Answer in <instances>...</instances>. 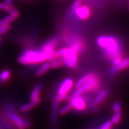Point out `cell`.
Instances as JSON below:
<instances>
[{"label":"cell","instance_id":"cell-24","mask_svg":"<svg viewBox=\"0 0 129 129\" xmlns=\"http://www.w3.org/2000/svg\"><path fill=\"white\" fill-rule=\"evenodd\" d=\"M71 110V108L69 104H68L59 109V114L60 115H64L67 114V113H68Z\"/></svg>","mask_w":129,"mask_h":129},{"label":"cell","instance_id":"cell-31","mask_svg":"<svg viewBox=\"0 0 129 129\" xmlns=\"http://www.w3.org/2000/svg\"><path fill=\"white\" fill-rule=\"evenodd\" d=\"M0 129H4V128H3V127L2 126V125H1V124H0Z\"/></svg>","mask_w":129,"mask_h":129},{"label":"cell","instance_id":"cell-27","mask_svg":"<svg viewBox=\"0 0 129 129\" xmlns=\"http://www.w3.org/2000/svg\"><path fill=\"white\" fill-rule=\"evenodd\" d=\"M121 104L120 102L117 101L114 103L112 106V110L114 112H117V111H121Z\"/></svg>","mask_w":129,"mask_h":129},{"label":"cell","instance_id":"cell-15","mask_svg":"<svg viewBox=\"0 0 129 129\" xmlns=\"http://www.w3.org/2000/svg\"><path fill=\"white\" fill-rule=\"evenodd\" d=\"M60 102H59L57 100L54 99L52 105V111H51V120L53 124H55L57 121V116L59 113V106Z\"/></svg>","mask_w":129,"mask_h":129},{"label":"cell","instance_id":"cell-7","mask_svg":"<svg viewBox=\"0 0 129 129\" xmlns=\"http://www.w3.org/2000/svg\"><path fill=\"white\" fill-rule=\"evenodd\" d=\"M74 81L72 78H65L61 83L60 85L58 87L57 94L54 98V99L61 102L62 101H65L68 98V94L70 92L74 86Z\"/></svg>","mask_w":129,"mask_h":129},{"label":"cell","instance_id":"cell-22","mask_svg":"<svg viewBox=\"0 0 129 129\" xmlns=\"http://www.w3.org/2000/svg\"><path fill=\"white\" fill-rule=\"evenodd\" d=\"M82 3H83V0H75L74 1L73 4H72L70 12H69V16L70 17H73L74 14H75V10H76L77 8L81 6Z\"/></svg>","mask_w":129,"mask_h":129},{"label":"cell","instance_id":"cell-17","mask_svg":"<svg viewBox=\"0 0 129 129\" xmlns=\"http://www.w3.org/2000/svg\"><path fill=\"white\" fill-rule=\"evenodd\" d=\"M43 84L41 83H37L34 87L33 90H32V92L30 95V99L34 100L36 98L40 97V93H41L42 89H43Z\"/></svg>","mask_w":129,"mask_h":129},{"label":"cell","instance_id":"cell-9","mask_svg":"<svg viewBox=\"0 0 129 129\" xmlns=\"http://www.w3.org/2000/svg\"><path fill=\"white\" fill-rule=\"evenodd\" d=\"M68 104L71 108V110L77 112H83L85 111L88 106L86 99L83 95L71 96Z\"/></svg>","mask_w":129,"mask_h":129},{"label":"cell","instance_id":"cell-21","mask_svg":"<svg viewBox=\"0 0 129 129\" xmlns=\"http://www.w3.org/2000/svg\"><path fill=\"white\" fill-rule=\"evenodd\" d=\"M50 63L51 68L53 69H57L64 66L63 61L61 58L57 57L55 60L51 61Z\"/></svg>","mask_w":129,"mask_h":129},{"label":"cell","instance_id":"cell-11","mask_svg":"<svg viewBox=\"0 0 129 129\" xmlns=\"http://www.w3.org/2000/svg\"><path fill=\"white\" fill-rule=\"evenodd\" d=\"M129 67V57H124L122 60L117 64L114 65L110 69V74L111 75H115L117 72L121 71Z\"/></svg>","mask_w":129,"mask_h":129},{"label":"cell","instance_id":"cell-28","mask_svg":"<svg viewBox=\"0 0 129 129\" xmlns=\"http://www.w3.org/2000/svg\"><path fill=\"white\" fill-rule=\"evenodd\" d=\"M23 123H24V125H25V126L26 127V128H29L30 127H31V123H30V122L28 120H27V119H25V118H23Z\"/></svg>","mask_w":129,"mask_h":129},{"label":"cell","instance_id":"cell-26","mask_svg":"<svg viewBox=\"0 0 129 129\" xmlns=\"http://www.w3.org/2000/svg\"><path fill=\"white\" fill-rule=\"evenodd\" d=\"M11 29L10 25H6L0 26V36L9 32Z\"/></svg>","mask_w":129,"mask_h":129},{"label":"cell","instance_id":"cell-32","mask_svg":"<svg viewBox=\"0 0 129 129\" xmlns=\"http://www.w3.org/2000/svg\"><path fill=\"white\" fill-rule=\"evenodd\" d=\"M1 37L0 36V41H1Z\"/></svg>","mask_w":129,"mask_h":129},{"label":"cell","instance_id":"cell-4","mask_svg":"<svg viewBox=\"0 0 129 129\" xmlns=\"http://www.w3.org/2000/svg\"><path fill=\"white\" fill-rule=\"evenodd\" d=\"M5 114L11 121L16 129H26L23 123V118L19 115L14 105L9 102L5 104Z\"/></svg>","mask_w":129,"mask_h":129},{"label":"cell","instance_id":"cell-14","mask_svg":"<svg viewBox=\"0 0 129 129\" xmlns=\"http://www.w3.org/2000/svg\"><path fill=\"white\" fill-rule=\"evenodd\" d=\"M108 95V91L105 89L100 90L98 91L95 98L93 99L94 104L96 105H99L104 102Z\"/></svg>","mask_w":129,"mask_h":129},{"label":"cell","instance_id":"cell-25","mask_svg":"<svg viewBox=\"0 0 129 129\" xmlns=\"http://www.w3.org/2000/svg\"><path fill=\"white\" fill-rule=\"evenodd\" d=\"M112 123L111 120H108L102 124L98 129H112Z\"/></svg>","mask_w":129,"mask_h":129},{"label":"cell","instance_id":"cell-20","mask_svg":"<svg viewBox=\"0 0 129 129\" xmlns=\"http://www.w3.org/2000/svg\"><path fill=\"white\" fill-rule=\"evenodd\" d=\"M114 114L111 118V121L113 125H117L120 122L122 117V112L121 111L114 112Z\"/></svg>","mask_w":129,"mask_h":129},{"label":"cell","instance_id":"cell-23","mask_svg":"<svg viewBox=\"0 0 129 129\" xmlns=\"http://www.w3.org/2000/svg\"><path fill=\"white\" fill-rule=\"evenodd\" d=\"M7 12L10 14V15L13 16L14 17L18 18L20 16V12L17 10L14 6H8Z\"/></svg>","mask_w":129,"mask_h":129},{"label":"cell","instance_id":"cell-16","mask_svg":"<svg viewBox=\"0 0 129 129\" xmlns=\"http://www.w3.org/2000/svg\"><path fill=\"white\" fill-rule=\"evenodd\" d=\"M50 68V63L48 61H46V62L41 63V66L37 69L36 72H35V75L37 77L43 76L46 72H47Z\"/></svg>","mask_w":129,"mask_h":129},{"label":"cell","instance_id":"cell-30","mask_svg":"<svg viewBox=\"0 0 129 129\" xmlns=\"http://www.w3.org/2000/svg\"><path fill=\"white\" fill-rule=\"evenodd\" d=\"M8 6H6L4 3H0V10H4L7 11Z\"/></svg>","mask_w":129,"mask_h":129},{"label":"cell","instance_id":"cell-12","mask_svg":"<svg viewBox=\"0 0 129 129\" xmlns=\"http://www.w3.org/2000/svg\"><path fill=\"white\" fill-rule=\"evenodd\" d=\"M41 99L40 97L34 100H30V102L22 105L20 106V111L23 113L28 112V111L31 110V109H33L34 108L38 105H39L40 103H41Z\"/></svg>","mask_w":129,"mask_h":129},{"label":"cell","instance_id":"cell-8","mask_svg":"<svg viewBox=\"0 0 129 129\" xmlns=\"http://www.w3.org/2000/svg\"><path fill=\"white\" fill-rule=\"evenodd\" d=\"M64 39L68 43L69 46L72 47L79 54L81 53L85 48V43L83 40L76 34H64Z\"/></svg>","mask_w":129,"mask_h":129},{"label":"cell","instance_id":"cell-10","mask_svg":"<svg viewBox=\"0 0 129 129\" xmlns=\"http://www.w3.org/2000/svg\"><path fill=\"white\" fill-rule=\"evenodd\" d=\"M77 19L80 20H86L90 18L91 16V9L87 5H81L77 8L75 12Z\"/></svg>","mask_w":129,"mask_h":129},{"label":"cell","instance_id":"cell-13","mask_svg":"<svg viewBox=\"0 0 129 129\" xmlns=\"http://www.w3.org/2000/svg\"><path fill=\"white\" fill-rule=\"evenodd\" d=\"M96 75L97 74L96 73L92 72H90L85 74L83 77H81L80 79H78V81L76 82V83L74 84L75 89H77V88L81 87L82 85H83L85 83L88 82V81H90V80H91V79L94 78V77H96Z\"/></svg>","mask_w":129,"mask_h":129},{"label":"cell","instance_id":"cell-6","mask_svg":"<svg viewBox=\"0 0 129 129\" xmlns=\"http://www.w3.org/2000/svg\"><path fill=\"white\" fill-rule=\"evenodd\" d=\"M58 39L56 37L49 38L43 44L40 49L44 52L47 57V60L49 62L57 58L56 48L58 46Z\"/></svg>","mask_w":129,"mask_h":129},{"label":"cell","instance_id":"cell-18","mask_svg":"<svg viewBox=\"0 0 129 129\" xmlns=\"http://www.w3.org/2000/svg\"><path fill=\"white\" fill-rule=\"evenodd\" d=\"M11 77V72L8 69H4L0 72V84H5L9 81Z\"/></svg>","mask_w":129,"mask_h":129},{"label":"cell","instance_id":"cell-29","mask_svg":"<svg viewBox=\"0 0 129 129\" xmlns=\"http://www.w3.org/2000/svg\"><path fill=\"white\" fill-rule=\"evenodd\" d=\"M4 4L7 6H13L14 2L13 0H4Z\"/></svg>","mask_w":129,"mask_h":129},{"label":"cell","instance_id":"cell-2","mask_svg":"<svg viewBox=\"0 0 129 129\" xmlns=\"http://www.w3.org/2000/svg\"><path fill=\"white\" fill-rule=\"evenodd\" d=\"M47 60L45 54L41 49L27 48L19 55L18 62L23 65L37 66Z\"/></svg>","mask_w":129,"mask_h":129},{"label":"cell","instance_id":"cell-5","mask_svg":"<svg viewBox=\"0 0 129 129\" xmlns=\"http://www.w3.org/2000/svg\"><path fill=\"white\" fill-rule=\"evenodd\" d=\"M101 88V80L98 75L94 78L85 83L81 87L75 89L72 96L84 95L87 93L98 92Z\"/></svg>","mask_w":129,"mask_h":129},{"label":"cell","instance_id":"cell-3","mask_svg":"<svg viewBox=\"0 0 129 129\" xmlns=\"http://www.w3.org/2000/svg\"><path fill=\"white\" fill-rule=\"evenodd\" d=\"M79 53L72 47H64L57 50L58 58L63 61L64 65L70 69H75L78 66Z\"/></svg>","mask_w":129,"mask_h":129},{"label":"cell","instance_id":"cell-1","mask_svg":"<svg viewBox=\"0 0 129 129\" xmlns=\"http://www.w3.org/2000/svg\"><path fill=\"white\" fill-rule=\"evenodd\" d=\"M99 46L105 57L111 62L118 57H124L123 47L121 42L117 37L112 35H101L97 38Z\"/></svg>","mask_w":129,"mask_h":129},{"label":"cell","instance_id":"cell-19","mask_svg":"<svg viewBox=\"0 0 129 129\" xmlns=\"http://www.w3.org/2000/svg\"><path fill=\"white\" fill-rule=\"evenodd\" d=\"M17 19L16 17H14L13 16L9 14V16L5 17L4 19L0 20V26L6 25H10L11 23L14 22L16 19Z\"/></svg>","mask_w":129,"mask_h":129}]
</instances>
